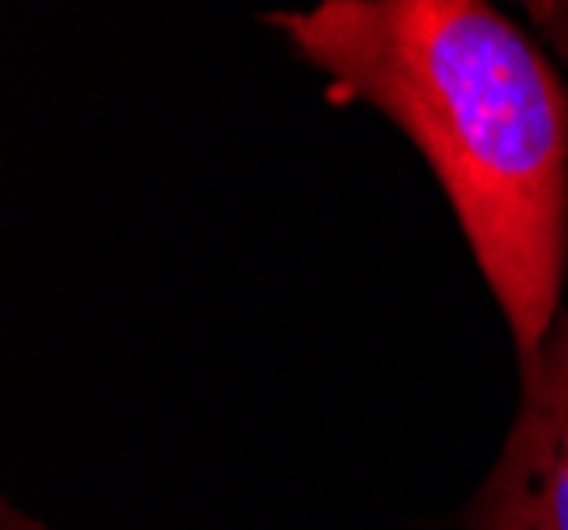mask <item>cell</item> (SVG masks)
I'll return each instance as SVG.
<instances>
[{
    "instance_id": "cell-1",
    "label": "cell",
    "mask_w": 568,
    "mask_h": 530,
    "mask_svg": "<svg viewBox=\"0 0 568 530\" xmlns=\"http://www.w3.org/2000/svg\"><path fill=\"white\" fill-rule=\"evenodd\" d=\"M335 90L425 153L521 365L565 310L568 90L493 0H318L272 13Z\"/></svg>"
},
{
    "instance_id": "cell-2",
    "label": "cell",
    "mask_w": 568,
    "mask_h": 530,
    "mask_svg": "<svg viewBox=\"0 0 568 530\" xmlns=\"http://www.w3.org/2000/svg\"><path fill=\"white\" fill-rule=\"evenodd\" d=\"M471 530H568V306L521 365V408L479 488Z\"/></svg>"
},
{
    "instance_id": "cell-3",
    "label": "cell",
    "mask_w": 568,
    "mask_h": 530,
    "mask_svg": "<svg viewBox=\"0 0 568 530\" xmlns=\"http://www.w3.org/2000/svg\"><path fill=\"white\" fill-rule=\"evenodd\" d=\"M530 26L547 39V48L568 60V0H514Z\"/></svg>"
}]
</instances>
